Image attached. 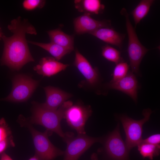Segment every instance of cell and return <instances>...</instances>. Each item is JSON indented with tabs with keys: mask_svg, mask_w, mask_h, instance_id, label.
Segmentation results:
<instances>
[{
	"mask_svg": "<svg viewBox=\"0 0 160 160\" xmlns=\"http://www.w3.org/2000/svg\"><path fill=\"white\" fill-rule=\"evenodd\" d=\"M45 1L40 0H25L23 3V7L27 10H32L37 8H41L43 7Z\"/></svg>",
	"mask_w": 160,
	"mask_h": 160,
	"instance_id": "24",
	"label": "cell"
},
{
	"mask_svg": "<svg viewBox=\"0 0 160 160\" xmlns=\"http://www.w3.org/2000/svg\"><path fill=\"white\" fill-rule=\"evenodd\" d=\"M31 44L38 46L48 52L57 61L61 60L65 55L72 51L54 43H45L28 41Z\"/></svg>",
	"mask_w": 160,
	"mask_h": 160,
	"instance_id": "18",
	"label": "cell"
},
{
	"mask_svg": "<svg viewBox=\"0 0 160 160\" xmlns=\"http://www.w3.org/2000/svg\"><path fill=\"white\" fill-rule=\"evenodd\" d=\"M19 121L21 125L25 126L29 129L35 146V155L39 160H54L64 155V151L56 147L50 141L48 137L50 134L48 131L42 132L37 130L27 119L24 118H20Z\"/></svg>",
	"mask_w": 160,
	"mask_h": 160,
	"instance_id": "3",
	"label": "cell"
},
{
	"mask_svg": "<svg viewBox=\"0 0 160 160\" xmlns=\"http://www.w3.org/2000/svg\"><path fill=\"white\" fill-rule=\"evenodd\" d=\"M92 160H97L96 157L95 155L92 156Z\"/></svg>",
	"mask_w": 160,
	"mask_h": 160,
	"instance_id": "29",
	"label": "cell"
},
{
	"mask_svg": "<svg viewBox=\"0 0 160 160\" xmlns=\"http://www.w3.org/2000/svg\"><path fill=\"white\" fill-rule=\"evenodd\" d=\"M51 42L70 49H74V38L73 36L67 34L60 29L49 30L47 31Z\"/></svg>",
	"mask_w": 160,
	"mask_h": 160,
	"instance_id": "17",
	"label": "cell"
},
{
	"mask_svg": "<svg viewBox=\"0 0 160 160\" xmlns=\"http://www.w3.org/2000/svg\"><path fill=\"white\" fill-rule=\"evenodd\" d=\"M2 34L1 32V30L0 29V39L1 38H2Z\"/></svg>",
	"mask_w": 160,
	"mask_h": 160,
	"instance_id": "30",
	"label": "cell"
},
{
	"mask_svg": "<svg viewBox=\"0 0 160 160\" xmlns=\"http://www.w3.org/2000/svg\"><path fill=\"white\" fill-rule=\"evenodd\" d=\"M90 34L108 44L116 46L120 49L122 47L125 35L120 33L111 27L100 28Z\"/></svg>",
	"mask_w": 160,
	"mask_h": 160,
	"instance_id": "15",
	"label": "cell"
},
{
	"mask_svg": "<svg viewBox=\"0 0 160 160\" xmlns=\"http://www.w3.org/2000/svg\"><path fill=\"white\" fill-rule=\"evenodd\" d=\"M92 112L90 106L77 104L73 105L66 110L64 118L68 125L75 130L78 134H85V125Z\"/></svg>",
	"mask_w": 160,
	"mask_h": 160,
	"instance_id": "8",
	"label": "cell"
},
{
	"mask_svg": "<svg viewBox=\"0 0 160 160\" xmlns=\"http://www.w3.org/2000/svg\"><path fill=\"white\" fill-rule=\"evenodd\" d=\"M102 54L105 58L116 64L123 61L120 52L108 44L102 47Z\"/></svg>",
	"mask_w": 160,
	"mask_h": 160,
	"instance_id": "21",
	"label": "cell"
},
{
	"mask_svg": "<svg viewBox=\"0 0 160 160\" xmlns=\"http://www.w3.org/2000/svg\"><path fill=\"white\" fill-rule=\"evenodd\" d=\"M39 81L23 74L15 76L12 81L11 91L6 97L1 100L21 102L27 100L39 85Z\"/></svg>",
	"mask_w": 160,
	"mask_h": 160,
	"instance_id": "7",
	"label": "cell"
},
{
	"mask_svg": "<svg viewBox=\"0 0 160 160\" xmlns=\"http://www.w3.org/2000/svg\"><path fill=\"white\" fill-rule=\"evenodd\" d=\"M13 138L11 130L4 118L0 119V142Z\"/></svg>",
	"mask_w": 160,
	"mask_h": 160,
	"instance_id": "23",
	"label": "cell"
},
{
	"mask_svg": "<svg viewBox=\"0 0 160 160\" xmlns=\"http://www.w3.org/2000/svg\"><path fill=\"white\" fill-rule=\"evenodd\" d=\"M46 95L45 102L41 104L44 108L53 110H57L72 95L58 88L49 86L44 88Z\"/></svg>",
	"mask_w": 160,
	"mask_h": 160,
	"instance_id": "12",
	"label": "cell"
},
{
	"mask_svg": "<svg viewBox=\"0 0 160 160\" xmlns=\"http://www.w3.org/2000/svg\"><path fill=\"white\" fill-rule=\"evenodd\" d=\"M73 24L75 32L78 35L90 34L100 28L111 27V25L110 20H97L90 15L85 13L75 18Z\"/></svg>",
	"mask_w": 160,
	"mask_h": 160,
	"instance_id": "10",
	"label": "cell"
},
{
	"mask_svg": "<svg viewBox=\"0 0 160 160\" xmlns=\"http://www.w3.org/2000/svg\"><path fill=\"white\" fill-rule=\"evenodd\" d=\"M8 28L13 34L9 37L2 35L4 47L1 63L18 71L27 63L34 61L30 52L25 35H36L37 33L27 20H23L20 16L12 20Z\"/></svg>",
	"mask_w": 160,
	"mask_h": 160,
	"instance_id": "1",
	"label": "cell"
},
{
	"mask_svg": "<svg viewBox=\"0 0 160 160\" xmlns=\"http://www.w3.org/2000/svg\"><path fill=\"white\" fill-rule=\"evenodd\" d=\"M14 146L13 138L0 142V154L4 152V151L8 147Z\"/></svg>",
	"mask_w": 160,
	"mask_h": 160,
	"instance_id": "26",
	"label": "cell"
},
{
	"mask_svg": "<svg viewBox=\"0 0 160 160\" xmlns=\"http://www.w3.org/2000/svg\"><path fill=\"white\" fill-rule=\"evenodd\" d=\"M0 160H13L12 158L5 152L0 154Z\"/></svg>",
	"mask_w": 160,
	"mask_h": 160,
	"instance_id": "27",
	"label": "cell"
},
{
	"mask_svg": "<svg viewBox=\"0 0 160 160\" xmlns=\"http://www.w3.org/2000/svg\"><path fill=\"white\" fill-rule=\"evenodd\" d=\"M129 69V65L126 62L123 61L116 64L110 82H114L124 78L128 73Z\"/></svg>",
	"mask_w": 160,
	"mask_h": 160,
	"instance_id": "22",
	"label": "cell"
},
{
	"mask_svg": "<svg viewBox=\"0 0 160 160\" xmlns=\"http://www.w3.org/2000/svg\"><path fill=\"white\" fill-rule=\"evenodd\" d=\"M33 104L32 115L30 122L41 125L49 132H55L63 139L66 133L61 129L60 122L64 118L66 110L73 105L72 102L66 101L55 110L45 108L41 104L35 102H33Z\"/></svg>",
	"mask_w": 160,
	"mask_h": 160,
	"instance_id": "2",
	"label": "cell"
},
{
	"mask_svg": "<svg viewBox=\"0 0 160 160\" xmlns=\"http://www.w3.org/2000/svg\"><path fill=\"white\" fill-rule=\"evenodd\" d=\"M141 143H147L154 145H159L160 135L157 134L152 135L145 139H143Z\"/></svg>",
	"mask_w": 160,
	"mask_h": 160,
	"instance_id": "25",
	"label": "cell"
},
{
	"mask_svg": "<svg viewBox=\"0 0 160 160\" xmlns=\"http://www.w3.org/2000/svg\"><path fill=\"white\" fill-rule=\"evenodd\" d=\"M28 160H39L38 157L35 155L32 157L31 158Z\"/></svg>",
	"mask_w": 160,
	"mask_h": 160,
	"instance_id": "28",
	"label": "cell"
},
{
	"mask_svg": "<svg viewBox=\"0 0 160 160\" xmlns=\"http://www.w3.org/2000/svg\"><path fill=\"white\" fill-rule=\"evenodd\" d=\"M74 3L78 11L90 15L101 13L105 9L104 5L99 0H76Z\"/></svg>",
	"mask_w": 160,
	"mask_h": 160,
	"instance_id": "16",
	"label": "cell"
},
{
	"mask_svg": "<svg viewBox=\"0 0 160 160\" xmlns=\"http://www.w3.org/2000/svg\"><path fill=\"white\" fill-rule=\"evenodd\" d=\"M125 19L126 26L128 36V52L132 72L139 73L140 63L145 54L149 50L143 46L139 41L134 28L130 20L126 9L123 8L120 12Z\"/></svg>",
	"mask_w": 160,
	"mask_h": 160,
	"instance_id": "4",
	"label": "cell"
},
{
	"mask_svg": "<svg viewBox=\"0 0 160 160\" xmlns=\"http://www.w3.org/2000/svg\"><path fill=\"white\" fill-rule=\"evenodd\" d=\"M154 2L153 0H141L131 12L135 27L147 15Z\"/></svg>",
	"mask_w": 160,
	"mask_h": 160,
	"instance_id": "19",
	"label": "cell"
},
{
	"mask_svg": "<svg viewBox=\"0 0 160 160\" xmlns=\"http://www.w3.org/2000/svg\"><path fill=\"white\" fill-rule=\"evenodd\" d=\"M137 146L140 153L144 158H148L152 160L154 156L159 154L160 145L141 143Z\"/></svg>",
	"mask_w": 160,
	"mask_h": 160,
	"instance_id": "20",
	"label": "cell"
},
{
	"mask_svg": "<svg viewBox=\"0 0 160 160\" xmlns=\"http://www.w3.org/2000/svg\"><path fill=\"white\" fill-rule=\"evenodd\" d=\"M64 140L67 144L64 151L63 160H78L80 156L93 144L103 142L100 137H89L85 134L74 136L72 133H66Z\"/></svg>",
	"mask_w": 160,
	"mask_h": 160,
	"instance_id": "6",
	"label": "cell"
},
{
	"mask_svg": "<svg viewBox=\"0 0 160 160\" xmlns=\"http://www.w3.org/2000/svg\"><path fill=\"white\" fill-rule=\"evenodd\" d=\"M152 112L149 108L144 109L142 112L144 118L139 120H134L124 115L119 117L125 133V143L129 151L141 143L143 139V125L149 120Z\"/></svg>",
	"mask_w": 160,
	"mask_h": 160,
	"instance_id": "5",
	"label": "cell"
},
{
	"mask_svg": "<svg viewBox=\"0 0 160 160\" xmlns=\"http://www.w3.org/2000/svg\"><path fill=\"white\" fill-rule=\"evenodd\" d=\"M74 65L90 85H94L98 81L99 75L97 70L93 68L86 58L78 49L75 52Z\"/></svg>",
	"mask_w": 160,
	"mask_h": 160,
	"instance_id": "13",
	"label": "cell"
},
{
	"mask_svg": "<svg viewBox=\"0 0 160 160\" xmlns=\"http://www.w3.org/2000/svg\"><path fill=\"white\" fill-rule=\"evenodd\" d=\"M108 87L111 89L121 91L130 96L135 102L137 100L138 87L137 79L132 72H128L122 79L114 82H110Z\"/></svg>",
	"mask_w": 160,
	"mask_h": 160,
	"instance_id": "11",
	"label": "cell"
},
{
	"mask_svg": "<svg viewBox=\"0 0 160 160\" xmlns=\"http://www.w3.org/2000/svg\"><path fill=\"white\" fill-rule=\"evenodd\" d=\"M104 147L107 155L114 160H127L129 151L123 141L119 124L104 140Z\"/></svg>",
	"mask_w": 160,
	"mask_h": 160,
	"instance_id": "9",
	"label": "cell"
},
{
	"mask_svg": "<svg viewBox=\"0 0 160 160\" xmlns=\"http://www.w3.org/2000/svg\"><path fill=\"white\" fill-rule=\"evenodd\" d=\"M69 65L59 62L53 57H46L42 58L33 69L39 75L50 77L65 70Z\"/></svg>",
	"mask_w": 160,
	"mask_h": 160,
	"instance_id": "14",
	"label": "cell"
}]
</instances>
